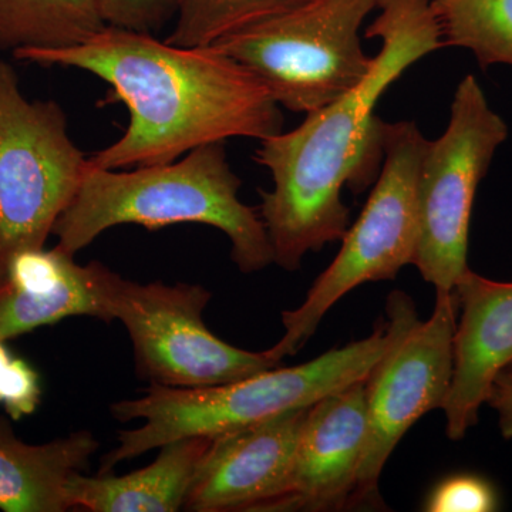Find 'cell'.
Returning <instances> with one entry per match:
<instances>
[{
  "mask_svg": "<svg viewBox=\"0 0 512 512\" xmlns=\"http://www.w3.org/2000/svg\"><path fill=\"white\" fill-rule=\"evenodd\" d=\"M377 9L380 15L365 35L382 40V49L365 80L256 148L255 161L274 184L272 190H259V215L274 264L285 271H296L306 254L345 237L350 211L343 188L360 194L375 184L382 168L377 103L410 66L443 49L431 0H379Z\"/></svg>",
  "mask_w": 512,
  "mask_h": 512,
  "instance_id": "obj_1",
  "label": "cell"
},
{
  "mask_svg": "<svg viewBox=\"0 0 512 512\" xmlns=\"http://www.w3.org/2000/svg\"><path fill=\"white\" fill-rule=\"evenodd\" d=\"M23 62L74 67L109 83L130 111L111 146L89 158L107 170L174 163L229 138H265L284 127L281 106L248 67L215 46L183 47L107 25L82 45L19 49Z\"/></svg>",
  "mask_w": 512,
  "mask_h": 512,
  "instance_id": "obj_2",
  "label": "cell"
},
{
  "mask_svg": "<svg viewBox=\"0 0 512 512\" xmlns=\"http://www.w3.org/2000/svg\"><path fill=\"white\" fill-rule=\"evenodd\" d=\"M241 180L228 163L224 143L205 144L174 163L133 171L93 167L53 227L57 245L69 254L92 245L107 229L136 224L156 231L175 224L220 229L231 258L244 274L274 264L259 212L239 200Z\"/></svg>",
  "mask_w": 512,
  "mask_h": 512,
  "instance_id": "obj_3",
  "label": "cell"
},
{
  "mask_svg": "<svg viewBox=\"0 0 512 512\" xmlns=\"http://www.w3.org/2000/svg\"><path fill=\"white\" fill-rule=\"evenodd\" d=\"M389 342V326L383 320L366 339L329 350L303 365L278 366L238 382L201 389L148 384L144 396L111 404L113 419L121 423L141 420L143 424L120 431L119 444L101 458L99 473H111L123 461L170 441L215 437L289 410L311 407L366 379Z\"/></svg>",
  "mask_w": 512,
  "mask_h": 512,
  "instance_id": "obj_4",
  "label": "cell"
},
{
  "mask_svg": "<svg viewBox=\"0 0 512 512\" xmlns=\"http://www.w3.org/2000/svg\"><path fill=\"white\" fill-rule=\"evenodd\" d=\"M382 137V168L365 208L305 301L282 312L285 333L271 348L281 360L301 350L343 296L367 282L393 281L413 265L420 238V168L429 140L414 121H383Z\"/></svg>",
  "mask_w": 512,
  "mask_h": 512,
  "instance_id": "obj_5",
  "label": "cell"
},
{
  "mask_svg": "<svg viewBox=\"0 0 512 512\" xmlns=\"http://www.w3.org/2000/svg\"><path fill=\"white\" fill-rule=\"evenodd\" d=\"M377 8L379 0H309L212 46L248 67L279 106L313 113L369 74L360 29Z\"/></svg>",
  "mask_w": 512,
  "mask_h": 512,
  "instance_id": "obj_6",
  "label": "cell"
},
{
  "mask_svg": "<svg viewBox=\"0 0 512 512\" xmlns=\"http://www.w3.org/2000/svg\"><path fill=\"white\" fill-rule=\"evenodd\" d=\"M457 315L454 291H437L427 320L419 319L407 293L387 298L390 342L366 377L367 436L353 505L376 504L394 448L424 414L443 409L453 379Z\"/></svg>",
  "mask_w": 512,
  "mask_h": 512,
  "instance_id": "obj_7",
  "label": "cell"
},
{
  "mask_svg": "<svg viewBox=\"0 0 512 512\" xmlns=\"http://www.w3.org/2000/svg\"><path fill=\"white\" fill-rule=\"evenodd\" d=\"M87 160L56 101H30L0 62V285L13 256L45 247L82 183Z\"/></svg>",
  "mask_w": 512,
  "mask_h": 512,
  "instance_id": "obj_8",
  "label": "cell"
},
{
  "mask_svg": "<svg viewBox=\"0 0 512 512\" xmlns=\"http://www.w3.org/2000/svg\"><path fill=\"white\" fill-rule=\"evenodd\" d=\"M508 126L476 76L458 83L450 121L427 144L419 177L420 238L413 265L436 291H454L468 271L471 214L478 187Z\"/></svg>",
  "mask_w": 512,
  "mask_h": 512,
  "instance_id": "obj_9",
  "label": "cell"
},
{
  "mask_svg": "<svg viewBox=\"0 0 512 512\" xmlns=\"http://www.w3.org/2000/svg\"><path fill=\"white\" fill-rule=\"evenodd\" d=\"M211 296L201 285H143L120 276L111 315L127 329L141 379L175 389H201L281 365L271 349L249 352L215 336L202 318Z\"/></svg>",
  "mask_w": 512,
  "mask_h": 512,
  "instance_id": "obj_10",
  "label": "cell"
},
{
  "mask_svg": "<svg viewBox=\"0 0 512 512\" xmlns=\"http://www.w3.org/2000/svg\"><path fill=\"white\" fill-rule=\"evenodd\" d=\"M308 412L289 410L212 437L184 510L265 511L284 487Z\"/></svg>",
  "mask_w": 512,
  "mask_h": 512,
  "instance_id": "obj_11",
  "label": "cell"
},
{
  "mask_svg": "<svg viewBox=\"0 0 512 512\" xmlns=\"http://www.w3.org/2000/svg\"><path fill=\"white\" fill-rule=\"evenodd\" d=\"M366 436V379L313 404L284 487L265 511H335L353 505Z\"/></svg>",
  "mask_w": 512,
  "mask_h": 512,
  "instance_id": "obj_12",
  "label": "cell"
},
{
  "mask_svg": "<svg viewBox=\"0 0 512 512\" xmlns=\"http://www.w3.org/2000/svg\"><path fill=\"white\" fill-rule=\"evenodd\" d=\"M119 278L101 262L77 264L59 245L19 252L0 285V339L9 342L72 316L110 323Z\"/></svg>",
  "mask_w": 512,
  "mask_h": 512,
  "instance_id": "obj_13",
  "label": "cell"
},
{
  "mask_svg": "<svg viewBox=\"0 0 512 512\" xmlns=\"http://www.w3.org/2000/svg\"><path fill=\"white\" fill-rule=\"evenodd\" d=\"M460 320L454 333V367L443 406L450 440H463L478 423L491 387L512 363V282L468 269L454 288Z\"/></svg>",
  "mask_w": 512,
  "mask_h": 512,
  "instance_id": "obj_14",
  "label": "cell"
},
{
  "mask_svg": "<svg viewBox=\"0 0 512 512\" xmlns=\"http://www.w3.org/2000/svg\"><path fill=\"white\" fill-rule=\"evenodd\" d=\"M12 419L0 416V510L63 512L67 485L84 473L100 443L92 431L80 430L45 444H28L16 436Z\"/></svg>",
  "mask_w": 512,
  "mask_h": 512,
  "instance_id": "obj_15",
  "label": "cell"
},
{
  "mask_svg": "<svg viewBox=\"0 0 512 512\" xmlns=\"http://www.w3.org/2000/svg\"><path fill=\"white\" fill-rule=\"evenodd\" d=\"M212 437H187L158 448L156 460L124 476L76 474L67 485V504L92 512L184 510L195 471Z\"/></svg>",
  "mask_w": 512,
  "mask_h": 512,
  "instance_id": "obj_16",
  "label": "cell"
},
{
  "mask_svg": "<svg viewBox=\"0 0 512 512\" xmlns=\"http://www.w3.org/2000/svg\"><path fill=\"white\" fill-rule=\"evenodd\" d=\"M106 26L97 0H0V50L82 45Z\"/></svg>",
  "mask_w": 512,
  "mask_h": 512,
  "instance_id": "obj_17",
  "label": "cell"
},
{
  "mask_svg": "<svg viewBox=\"0 0 512 512\" xmlns=\"http://www.w3.org/2000/svg\"><path fill=\"white\" fill-rule=\"evenodd\" d=\"M443 47L470 50L481 69L512 66V0H431Z\"/></svg>",
  "mask_w": 512,
  "mask_h": 512,
  "instance_id": "obj_18",
  "label": "cell"
},
{
  "mask_svg": "<svg viewBox=\"0 0 512 512\" xmlns=\"http://www.w3.org/2000/svg\"><path fill=\"white\" fill-rule=\"evenodd\" d=\"M309 0H178L173 32L175 46L204 47L251 28Z\"/></svg>",
  "mask_w": 512,
  "mask_h": 512,
  "instance_id": "obj_19",
  "label": "cell"
},
{
  "mask_svg": "<svg viewBox=\"0 0 512 512\" xmlns=\"http://www.w3.org/2000/svg\"><path fill=\"white\" fill-rule=\"evenodd\" d=\"M0 339V407L10 419L32 416L42 402L39 373L26 360L13 355Z\"/></svg>",
  "mask_w": 512,
  "mask_h": 512,
  "instance_id": "obj_20",
  "label": "cell"
},
{
  "mask_svg": "<svg viewBox=\"0 0 512 512\" xmlns=\"http://www.w3.org/2000/svg\"><path fill=\"white\" fill-rule=\"evenodd\" d=\"M500 494L487 478L474 473L454 474L436 485L424 504L430 512H494Z\"/></svg>",
  "mask_w": 512,
  "mask_h": 512,
  "instance_id": "obj_21",
  "label": "cell"
},
{
  "mask_svg": "<svg viewBox=\"0 0 512 512\" xmlns=\"http://www.w3.org/2000/svg\"><path fill=\"white\" fill-rule=\"evenodd\" d=\"M109 26L153 33L175 18L178 0H97Z\"/></svg>",
  "mask_w": 512,
  "mask_h": 512,
  "instance_id": "obj_22",
  "label": "cell"
},
{
  "mask_svg": "<svg viewBox=\"0 0 512 512\" xmlns=\"http://www.w3.org/2000/svg\"><path fill=\"white\" fill-rule=\"evenodd\" d=\"M498 416V427L505 440H512V372L504 370L495 379L487 403Z\"/></svg>",
  "mask_w": 512,
  "mask_h": 512,
  "instance_id": "obj_23",
  "label": "cell"
},
{
  "mask_svg": "<svg viewBox=\"0 0 512 512\" xmlns=\"http://www.w3.org/2000/svg\"><path fill=\"white\" fill-rule=\"evenodd\" d=\"M505 370H511V372H512V363H511V365H510V366H508V367H507V369H505Z\"/></svg>",
  "mask_w": 512,
  "mask_h": 512,
  "instance_id": "obj_24",
  "label": "cell"
}]
</instances>
